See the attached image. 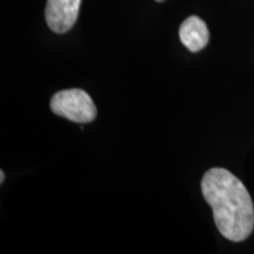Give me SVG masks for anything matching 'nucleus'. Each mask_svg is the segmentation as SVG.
<instances>
[{
	"instance_id": "1",
	"label": "nucleus",
	"mask_w": 254,
	"mask_h": 254,
	"mask_svg": "<svg viewBox=\"0 0 254 254\" xmlns=\"http://www.w3.org/2000/svg\"><path fill=\"white\" fill-rule=\"evenodd\" d=\"M202 195L213 209L218 230L226 239L243 241L254 228V207L249 190L225 168L207 171L201 180Z\"/></svg>"
},
{
	"instance_id": "2",
	"label": "nucleus",
	"mask_w": 254,
	"mask_h": 254,
	"mask_svg": "<svg viewBox=\"0 0 254 254\" xmlns=\"http://www.w3.org/2000/svg\"><path fill=\"white\" fill-rule=\"evenodd\" d=\"M50 107L57 116L73 123H91L97 117V107L90 94L79 88L57 92L51 98Z\"/></svg>"
},
{
	"instance_id": "3",
	"label": "nucleus",
	"mask_w": 254,
	"mask_h": 254,
	"mask_svg": "<svg viewBox=\"0 0 254 254\" xmlns=\"http://www.w3.org/2000/svg\"><path fill=\"white\" fill-rule=\"evenodd\" d=\"M81 0H47L45 18L56 33H66L78 19Z\"/></svg>"
},
{
	"instance_id": "4",
	"label": "nucleus",
	"mask_w": 254,
	"mask_h": 254,
	"mask_svg": "<svg viewBox=\"0 0 254 254\" xmlns=\"http://www.w3.org/2000/svg\"><path fill=\"white\" fill-rule=\"evenodd\" d=\"M179 37L182 43L190 52H198L207 45L209 32L202 19L196 15H192L180 25Z\"/></svg>"
},
{
	"instance_id": "5",
	"label": "nucleus",
	"mask_w": 254,
	"mask_h": 254,
	"mask_svg": "<svg viewBox=\"0 0 254 254\" xmlns=\"http://www.w3.org/2000/svg\"><path fill=\"white\" fill-rule=\"evenodd\" d=\"M4 179H5V173H4V171H0V182H4Z\"/></svg>"
},
{
	"instance_id": "6",
	"label": "nucleus",
	"mask_w": 254,
	"mask_h": 254,
	"mask_svg": "<svg viewBox=\"0 0 254 254\" xmlns=\"http://www.w3.org/2000/svg\"><path fill=\"white\" fill-rule=\"evenodd\" d=\"M155 1H158V2H161V1H164V0H155Z\"/></svg>"
}]
</instances>
